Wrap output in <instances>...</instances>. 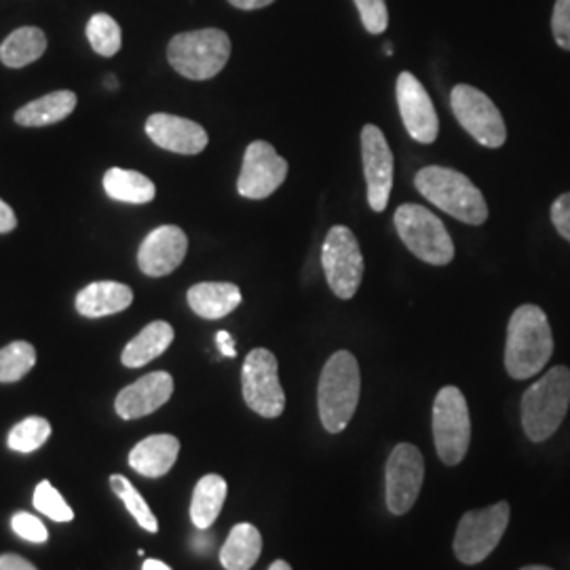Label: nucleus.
<instances>
[{
	"label": "nucleus",
	"instance_id": "obj_1",
	"mask_svg": "<svg viewBox=\"0 0 570 570\" xmlns=\"http://www.w3.org/2000/svg\"><path fill=\"white\" fill-rule=\"evenodd\" d=\"M554 353V336L547 315L537 304H522L508 326L505 370L511 379L526 381L539 374Z\"/></svg>",
	"mask_w": 570,
	"mask_h": 570
},
{
	"label": "nucleus",
	"instance_id": "obj_2",
	"mask_svg": "<svg viewBox=\"0 0 570 570\" xmlns=\"http://www.w3.org/2000/svg\"><path fill=\"white\" fill-rule=\"evenodd\" d=\"M360 363L349 351H336L322 370L317 387L319 419L330 433H340L360 404Z\"/></svg>",
	"mask_w": 570,
	"mask_h": 570
},
{
	"label": "nucleus",
	"instance_id": "obj_3",
	"mask_svg": "<svg viewBox=\"0 0 570 570\" xmlns=\"http://www.w3.org/2000/svg\"><path fill=\"white\" fill-rule=\"evenodd\" d=\"M415 186L427 201L465 224L478 226L488 218V206L480 188L456 170L442 165L422 167Z\"/></svg>",
	"mask_w": 570,
	"mask_h": 570
},
{
	"label": "nucleus",
	"instance_id": "obj_4",
	"mask_svg": "<svg viewBox=\"0 0 570 570\" xmlns=\"http://www.w3.org/2000/svg\"><path fill=\"white\" fill-rule=\"evenodd\" d=\"M570 406V370L556 365L545 376L531 385L522 397V424L533 442L549 440Z\"/></svg>",
	"mask_w": 570,
	"mask_h": 570
},
{
	"label": "nucleus",
	"instance_id": "obj_5",
	"mask_svg": "<svg viewBox=\"0 0 570 570\" xmlns=\"http://www.w3.org/2000/svg\"><path fill=\"white\" fill-rule=\"evenodd\" d=\"M231 58V38L218 28L182 32L172 38L167 47V60L172 68L190 79L208 81L213 79Z\"/></svg>",
	"mask_w": 570,
	"mask_h": 570
},
{
	"label": "nucleus",
	"instance_id": "obj_6",
	"mask_svg": "<svg viewBox=\"0 0 570 570\" xmlns=\"http://www.w3.org/2000/svg\"><path fill=\"white\" fill-rule=\"evenodd\" d=\"M395 229L404 245L427 265L446 267L454 258V243L442 220L422 206L406 203L395 211Z\"/></svg>",
	"mask_w": 570,
	"mask_h": 570
},
{
	"label": "nucleus",
	"instance_id": "obj_7",
	"mask_svg": "<svg viewBox=\"0 0 570 570\" xmlns=\"http://www.w3.org/2000/svg\"><path fill=\"white\" fill-rule=\"evenodd\" d=\"M433 442L444 465H458L469 451L472 419L465 395L456 387H444L433 402Z\"/></svg>",
	"mask_w": 570,
	"mask_h": 570
},
{
	"label": "nucleus",
	"instance_id": "obj_8",
	"mask_svg": "<svg viewBox=\"0 0 570 570\" xmlns=\"http://www.w3.org/2000/svg\"><path fill=\"white\" fill-rule=\"evenodd\" d=\"M510 503L501 501L486 510L467 511L456 528L454 554L463 565L486 560L503 539L510 526Z\"/></svg>",
	"mask_w": 570,
	"mask_h": 570
},
{
	"label": "nucleus",
	"instance_id": "obj_9",
	"mask_svg": "<svg viewBox=\"0 0 570 570\" xmlns=\"http://www.w3.org/2000/svg\"><path fill=\"white\" fill-rule=\"evenodd\" d=\"M322 267L334 296L349 301L358 294L363 277V256L351 229L342 224L331 226L322 245Z\"/></svg>",
	"mask_w": 570,
	"mask_h": 570
},
{
	"label": "nucleus",
	"instance_id": "obj_10",
	"mask_svg": "<svg viewBox=\"0 0 570 570\" xmlns=\"http://www.w3.org/2000/svg\"><path fill=\"white\" fill-rule=\"evenodd\" d=\"M452 113L463 129L486 149H501L508 127L495 102L472 85H456L451 95Z\"/></svg>",
	"mask_w": 570,
	"mask_h": 570
},
{
	"label": "nucleus",
	"instance_id": "obj_11",
	"mask_svg": "<svg viewBox=\"0 0 570 570\" xmlns=\"http://www.w3.org/2000/svg\"><path fill=\"white\" fill-rule=\"evenodd\" d=\"M241 385L245 404L265 419H277L286 410V393L279 383V363L269 349H254L243 361Z\"/></svg>",
	"mask_w": 570,
	"mask_h": 570
},
{
	"label": "nucleus",
	"instance_id": "obj_12",
	"mask_svg": "<svg viewBox=\"0 0 570 570\" xmlns=\"http://www.w3.org/2000/svg\"><path fill=\"white\" fill-rule=\"evenodd\" d=\"M424 480V461L417 446L399 444L391 452L385 469L387 508L395 515H404L415 508Z\"/></svg>",
	"mask_w": 570,
	"mask_h": 570
},
{
	"label": "nucleus",
	"instance_id": "obj_13",
	"mask_svg": "<svg viewBox=\"0 0 570 570\" xmlns=\"http://www.w3.org/2000/svg\"><path fill=\"white\" fill-rule=\"evenodd\" d=\"M288 176V161L279 156L269 142L256 140L243 156L237 190L245 199H267Z\"/></svg>",
	"mask_w": 570,
	"mask_h": 570
},
{
	"label": "nucleus",
	"instance_id": "obj_14",
	"mask_svg": "<svg viewBox=\"0 0 570 570\" xmlns=\"http://www.w3.org/2000/svg\"><path fill=\"white\" fill-rule=\"evenodd\" d=\"M361 159L368 203L374 211H385L393 188V152L385 133L376 125H365L361 131Z\"/></svg>",
	"mask_w": 570,
	"mask_h": 570
},
{
	"label": "nucleus",
	"instance_id": "obj_15",
	"mask_svg": "<svg viewBox=\"0 0 570 570\" xmlns=\"http://www.w3.org/2000/svg\"><path fill=\"white\" fill-rule=\"evenodd\" d=\"M397 106L402 120L412 140L420 144H433L440 131V119L429 93L412 72L397 77Z\"/></svg>",
	"mask_w": 570,
	"mask_h": 570
},
{
	"label": "nucleus",
	"instance_id": "obj_16",
	"mask_svg": "<svg viewBox=\"0 0 570 570\" xmlns=\"http://www.w3.org/2000/svg\"><path fill=\"white\" fill-rule=\"evenodd\" d=\"M186 252L188 237L184 231L174 224H165L154 229L142 241L138 252V267L149 277H165L181 267Z\"/></svg>",
	"mask_w": 570,
	"mask_h": 570
},
{
	"label": "nucleus",
	"instance_id": "obj_17",
	"mask_svg": "<svg viewBox=\"0 0 570 570\" xmlns=\"http://www.w3.org/2000/svg\"><path fill=\"white\" fill-rule=\"evenodd\" d=\"M174 393V379L167 372H151L125 387L117 395L115 410L120 419L133 420L149 417L170 402Z\"/></svg>",
	"mask_w": 570,
	"mask_h": 570
},
{
	"label": "nucleus",
	"instance_id": "obj_18",
	"mask_svg": "<svg viewBox=\"0 0 570 570\" xmlns=\"http://www.w3.org/2000/svg\"><path fill=\"white\" fill-rule=\"evenodd\" d=\"M147 133L156 147L178 154H199L210 142L208 131L199 123L165 113H156L147 120Z\"/></svg>",
	"mask_w": 570,
	"mask_h": 570
},
{
	"label": "nucleus",
	"instance_id": "obj_19",
	"mask_svg": "<svg viewBox=\"0 0 570 570\" xmlns=\"http://www.w3.org/2000/svg\"><path fill=\"white\" fill-rule=\"evenodd\" d=\"M181 452V442L174 435L159 433L142 440L133 451L129 452V465L144 478L165 476Z\"/></svg>",
	"mask_w": 570,
	"mask_h": 570
},
{
	"label": "nucleus",
	"instance_id": "obj_20",
	"mask_svg": "<svg viewBox=\"0 0 570 570\" xmlns=\"http://www.w3.org/2000/svg\"><path fill=\"white\" fill-rule=\"evenodd\" d=\"M133 302V292L129 286L117 281H95L77 296V311L83 317H106L125 311Z\"/></svg>",
	"mask_w": 570,
	"mask_h": 570
},
{
	"label": "nucleus",
	"instance_id": "obj_21",
	"mask_svg": "<svg viewBox=\"0 0 570 570\" xmlns=\"http://www.w3.org/2000/svg\"><path fill=\"white\" fill-rule=\"evenodd\" d=\"M190 309L203 319H222L241 304V290L226 281H206L188 290Z\"/></svg>",
	"mask_w": 570,
	"mask_h": 570
},
{
	"label": "nucleus",
	"instance_id": "obj_22",
	"mask_svg": "<svg viewBox=\"0 0 570 570\" xmlns=\"http://www.w3.org/2000/svg\"><path fill=\"white\" fill-rule=\"evenodd\" d=\"M74 108H77V93L66 90L54 91L22 106L15 113V123H20L22 127H45L70 117Z\"/></svg>",
	"mask_w": 570,
	"mask_h": 570
},
{
	"label": "nucleus",
	"instance_id": "obj_23",
	"mask_svg": "<svg viewBox=\"0 0 570 570\" xmlns=\"http://www.w3.org/2000/svg\"><path fill=\"white\" fill-rule=\"evenodd\" d=\"M263 537L254 524H237L220 551V565L226 570H249L260 558Z\"/></svg>",
	"mask_w": 570,
	"mask_h": 570
},
{
	"label": "nucleus",
	"instance_id": "obj_24",
	"mask_svg": "<svg viewBox=\"0 0 570 570\" xmlns=\"http://www.w3.org/2000/svg\"><path fill=\"white\" fill-rule=\"evenodd\" d=\"M174 342V328L167 322H152L123 351L120 361L127 368H142L167 351Z\"/></svg>",
	"mask_w": 570,
	"mask_h": 570
},
{
	"label": "nucleus",
	"instance_id": "obj_25",
	"mask_svg": "<svg viewBox=\"0 0 570 570\" xmlns=\"http://www.w3.org/2000/svg\"><path fill=\"white\" fill-rule=\"evenodd\" d=\"M226 501V481L216 474L197 481L190 503V520L197 528L206 531L218 520L222 505Z\"/></svg>",
	"mask_w": 570,
	"mask_h": 570
},
{
	"label": "nucleus",
	"instance_id": "obj_26",
	"mask_svg": "<svg viewBox=\"0 0 570 570\" xmlns=\"http://www.w3.org/2000/svg\"><path fill=\"white\" fill-rule=\"evenodd\" d=\"M104 190L110 199L123 201V203H133V206L151 203L156 195V188L151 178L142 176L140 172L120 170V167L106 172Z\"/></svg>",
	"mask_w": 570,
	"mask_h": 570
},
{
	"label": "nucleus",
	"instance_id": "obj_27",
	"mask_svg": "<svg viewBox=\"0 0 570 570\" xmlns=\"http://www.w3.org/2000/svg\"><path fill=\"white\" fill-rule=\"evenodd\" d=\"M47 49V36L40 28H20L11 32L0 45V60L9 68H24L38 60Z\"/></svg>",
	"mask_w": 570,
	"mask_h": 570
},
{
	"label": "nucleus",
	"instance_id": "obj_28",
	"mask_svg": "<svg viewBox=\"0 0 570 570\" xmlns=\"http://www.w3.org/2000/svg\"><path fill=\"white\" fill-rule=\"evenodd\" d=\"M49 435H51L49 420L43 419V417H28V419L18 422L9 431L7 446L11 451L28 454V452L38 451L49 440Z\"/></svg>",
	"mask_w": 570,
	"mask_h": 570
},
{
	"label": "nucleus",
	"instance_id": "obj_29",
	"mask_svg": "<svg viewBox=\"0 0 570 570\" xmlns=\"http://www.w3.org/2000/svg\"><path fill=\"white\" fill-rule=\"evenodd\" d=\"M36 363V351L31 342L18 340L0 349V383H15L24 379Z\"/></svg>",
	"mask_w": 570,
	"mask_h": 570
},
{
	"label": "nucleus",
	"instance_id": "obj_30",
	"mask_svg": "<svg viewBox=\"0 0 570 570\" xmlns=\"http://www.w3.org/2000/svg\"><path fill=\"white\" fill-rule=\"evenodd\" d=\"M110 486L115 490V495L119 497L120 501L125 503L127 511L133 515V520L149 533H156L159 531V522L154 517L149 503L144 501V497L131 486V481L123 476H113L110 478Z\"/></svg>",
	"mask_w": 570,
	"mask_h": 570
},
{
	"label": "nucleus",
	"instance_id": "obj_31",
	"mask_svg": "<svg viewBox=\"0 0 570 570\" xmlns=\"http://www.w3.org/2000/svg\"><path fill=\"white\" fill-rule=\"evenodd\" d=\"M88 38L93 51L104 58H113L120 51V26L106 13H97L91 18Z\"/></svg>",
	"mask_w": 570,
	"mask_h": 570
},
{
	"label": "nucleus",
	"instance_id": "obj_32",
	"mask_svg": "<svg viewBox=\"0 0 570 570\" xmlns=\"http://www.w3.org/2000/svg\"><path fill=\"white\" fill-rule=\"evenodd\" d=\"M34 508L40 511V513H45L47 517L56 520V522H70L74 517V513L68 508L63 497L49 481H40L36 486V490H34Z\"/></svg>",
	"mask_w": 570,
	"mask_h": 570
},
{
	"label": "nucleus",
	"instance_id": "obj_33",
	"mask_svg": "<svg viewBox=\"0 0 570 570\" xmlns=\"http://www.w3.org/2000/svg\"><path fill=\"white\" fill-rule=\"evenodd\" d=\"M360 11L361 24L370 34H383L389 26V11L385 0H353Z\"/></svg>",
	"mask_w": 570,
	"mask_h": 570
},
{
	"label": "nucleus",
	"instance_id": "obj_34",
	"mask_svg": "<svg viewBox=\"0 0 570 570\" xmlns=\"http://www.w3.org/2000/svg\"><path fill=\"white\" fill-rule=\"evenodd\" d=\"M11 528L22 537V539L32 540V543H45L49 539V533L45 528V524L26 511H20L13 515L11 520Z\"/></svg>",
	"mask_w": 570,
	"mask_h": 570
},
{
	"label": "nucleus",
	"instance_id": "obj_35",
	"mask_svg": "<svg viewBox=\"0 0 570 570\" xmlns=\"http://www.w3.org/2000/svg\"><path fill=\"white\" fill-rule=\"evenodd\" d=\"M551 32L558 47L570 51V0H556L551 15Z\"/></svg>",
	"mask_w": 570,
	"mask_h": 570
},
{
	"label": "nucleus",
	"instance_id": "obj_36",
	"mask_svg": "<svg viewBox=\"0 0 570 570\" xmlns=\"http://www.w3.org/2000/svg\"><path fill=\"white\" fill-rule=\"evenodd\" d=\"M551 222L556 226V231L560 233V237L570 243V193L560 195L554 206H551Z\"/></svg>",
	"mask_w": 570,
	"mask_h": 570
},
{
	"label": "nucleus",
	"instance_id": "obj_37",
	"mask_svg": "<svg viewBox=\"0 0 570 570\" xmlns=\"http://www.w3.org/2000/svg\"><path fill=\"white\" fill-rule=\"evenodd\" d=\"M0 570H36L28 560L15 556V554H4L0 556Z\"/></svg>",
	"mask_w": 570,
	"mask_h": 570
},
{
	"label": "nucleus",
	"instance_id": "obj_38",
	"mask_svg": "<svg viewBox=\"0 0 570 570\" xmlns=\"http://www.w3.org/2000/svg\"><path fill=\"white\" fill-rule=\"evenodd\" d=\"M18 226L15 211L11 210L2 199H0V233H11Z\"/></svg>",
	"mask_w": 570,
	"mask_h": 570
},
{
	"label": "nucleus",
	"instance_id": "obj_39",
	"mask_svg": "<svg viewBox=\"0 0 570 570\" xmlns=\"http://www.w3.org/2000/svg\"><path fill=\"white\" fill-rule=\"evenodd\" d=\"M216 342H218V349H220V353H222L224 358H235V356H237V351H235V340H233V336H231L229 331H218V334H216Z\"/></svg>",
	"mask_w": 570,
	"mask_h": 570
},
{
	"label": "nucleus",
	"instance_id": "obj_40",
	"mask_svg": "<svg viewBox=\"0 0 570 570\" xmlns=\"http://www.w3.org/2000/svg\"><path fill=\"white\" fill-rule=\"evenodd\" d=\"M233 7L243 9V11H254V9H265L272 4L275 0H229Z\"/></svg>",
	"mask_w": 570,
	"mask_h": 570
},
{
	"label": "nucleus",
	"instance_id": "obj_41",
	"mask_svg": "<svg viewBox=\"0 0 570 570\" xmlns=\"http://www.w3.org/2000/svg\"><path fill=\"white\" fill-rule=\"evenodd\" d=\"M142 570H172L165 562H161V560H147L144 562V569Z\"/></svg>",
	"mask_w": 570,
	"mask_h": 570
},
{
	"label": "nucleus",
	"instance_id": "obj_42",
	"mask_svg": "<svg viewBox=\"0 0 570 570\" xmlns=\"http://www.w3.org/2000/svg\"><path fill=\"white\" fill-rule=\"evenodd\" d=\"M269 570H292V567H290L286 560H275V562L270 565Z\"/></svg>",
	"mask_w": 570,
	"mask_h": 570
},
{
	"label": "nucleus",
	"instance_id": "obj_43",
	"mask_svg": "<svg viewBox=\"0 0 570 570\" xmlns=\"http://www.w3.org/2000/svg\"><path fill=\"white\" fill-rule=\"evenodd\" d=\"M520 570H551L549 567H524V569Z\"/></svg>",
	"mask_w": 570,
	"mask_h": 570
}]
</instances>
